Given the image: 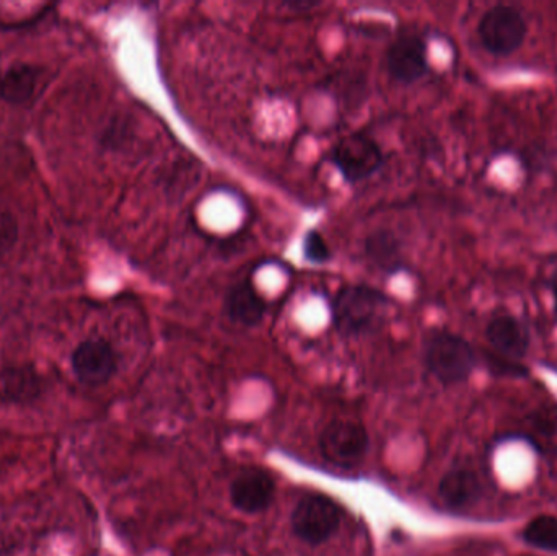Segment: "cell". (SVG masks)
<instances>
[{
  "instance_id": "cell-1",
  "label": "cell",
  "mask_w": 557,
  "mask_h": 556,
  "mask_svg": "<svg viewBox=\"0 0 557 556\" xmlns=\"http://www.w3.org/2000/svg\"><path fill=\"white\" fill-rule=\"evenodd\" d=\"M389 312V297L367 284L341 287L331 302L333 326L344 336L370 335L382 329Z\"/></svg>"
},
{
  "instance_id": "cell-2",
  "label": "cell",
  "mask_w": 557,
  "mask_h": 556,
  "mask_svg": "<svg viewBox=\"0 0 557 556\" xmlns=\"http://www.w3.org/2000/svg\"><path fill=\"white\" fill-rule=\"evenodd\" d=\"M425 369L441 384L467 382L478 366V355L470 342L447 330H432L422 349Z\"/></svg>"
},
{
  "instance_id": "cell-3",
  "label": "cell",
  "mask_w": 557,
  "mask_h": 556,
  "mask_svg": "<svg viewBox=\"0 0 557 556\" xmlns=\"http://www.w3.org/2000/svg\"><path fill=\"white\" fill-rule=\"evenodd\" d=\"M341 512L336 502L318 493L304 496L290 516L292 532L304 544L318 547L339 531Z\"/></svg>"
},
{
  "instance_id": "cell-4",
  "label": "cell",
  "mask_w": 557,
  "mask_h": 556,
  "mask_svg": "<svg viewBox=\"0 0 557 556\" xmlns=\"http://www.w3.org/2000/svg\"><path fill=\"white\" fill-rule=\"evenodd\" d=\"M529 25L525 16L512 5H494L478 23L481 45L490 54L506 58L525 41Z\"/></svg>"
},
{
  "instance_id": "cell-5",
  "label": "cell",
  "mask_w": 557,
  "mask_h": 556,
  "mask_svg": "<svg viewBox=\"0 0 557 556\" xmlns=\"http://www.w3.org/2000/svg\"><path fill=\"white\" fill-rule=\"evenodd\" d=\"M370 440L363 424L356 421H331L321 431L318 447L321 456L331 466L354 469L362 462L369 450Z\"/></svg>"
},
{
  "instance_id": "cell-6",
  "label": "cell",
  "mask_w": 557,
  "mask_h": 556,
  "mask_svg": "<svg viewBox=\"0 0 557 556\" xmlns=\"http://www.w3.org/2000/svg\"><path fill=\"white\" fill-rule=\"evenodd\" d=\"M331 163L347 183H360L375 175L385 162V153L367 134H349L331 150Z\"/></svg>"
},
{
  "instance_id": "cell-7",
  "label": "cell",
  "mask_w": 557,
  "mask_h": 556,
  "mask_svg": "<svg viewBox=\"0 0 557 556\" xmlns=\"http://www.w3.org/2000/svg\"><path fill=\"white\" fill-rule=\"evenodd\" d=\"M71 366L81 384L98 387L110 382L116 374L117 355L107 339H85L72 351Z\"/></svg>"
},
{
  "instance_id": "cell-8",
  "label": "cell",
  "mask_w": 557,
  "mask_h": 556,
  "mask_svg": "<svg viewBox=\"0 0 557 556\" xmlns=\"http://www.w3.org/2000/svg\"><path fill=\"white\" fill-rule=\"evenodd\" d=\"M385 65L393 81L398 84L411 85L421 81L429 72L424 39L414 33L398 36L386 51Z\"/></svg>"
},
{
  "instance_id": "cell-9",
  "label": "cell",
  "mask_w": 557,
  "mask_h": 556,
  "mask_svg": "<svg viewBox=\"0 0 557 556\" xmlns=\"http://www.w3.org/2000/svg\"><path fill=\"white\" fill-rule=\"evenodd\" d=\"M232 506L244 515H260L273 505L276 483L263 470L242 472L228 490Z\"/></svg>"
},
{
  "instance_id": "cell-10",
  "label": "cell",
  "mask_w": 557,
  "mask_h": 556,
  "mask_svg": "<svg viewBox=\"0 0 557 556\" xmlns=\"http://www.w3.org/2000/svg\"><path fill=\"white\" fill-rule=\"evenodd\" d=\"M484 495L481 477L474 470L458 467L442 477L438 483V498L448 511L468 512L478 506Z\"/></svg>"
},
{
  "instance_id": "cell-11",
  "label": "cell",
  "mask_w": 557,
  "mask_h": 556,
  "mask_svg": "<svg viewBox=\"0 0 557 556\" xmlns=\"http://www.w3.org/2000/svg\"><path fill=\"white\" fill-rule=\"evenodd\" d=\"M45 391V379L35 366H7L0 369V404L25 407L35 404Z\"/></svg>"
},
{
  "instance_id": "cell-12",
  "label": "cell",
  "mask_w": 557,
  "mask_h": 556,
  "mask_svg": "<svg viewBox=\"0 0 557 556\" xmlns=\"http://www.w3.org/2000/svg\"><path fill=\"white\" fill-rule=\"evenodd\" d=\"M486 338L494 351L510 361L525 358L530 349V332L517 317L500 313L486 326Z\"/></svg>"
},
{
  "instance_id": "cell-13",
  "label": "cell",
  "mask_w": 557,
  "mask_h": 556,
  "mask_svg": "<svg viewBox=\"0 0 557 556\" xmlns=\"http://www.w3.org/2000/svg\"><path fill=\"white\" fill-rule=\"evenodd\" d=\"M267 300L258 293L251 281H240L232 286L225 296V316L237 325L248 326V329L260 325L267 316Z\"/></svg>"
},
{
  "instance_id": "cell-14",
  "label": "cell",
  "mask_w": 557,
  "mask_h": 556,
  "mask_svg": "<svg viewBox=\"0 0 557 556\" xmlns=\"http://www.w3.org/2000/svg\"><path fill=\"white\" fill-rule=\"evenodd\" d=\"M42 69L26 62L7 65L0 69V100L10 104H25L35 97Z\"/></svg>"
},
{
  "instance_id": "cell-15",
  "label": "cell",
  "mask_w": 557,
  "mask_h": 556,
  "mask_svg": "<svg viewBox=\"0 0 557 556\" xmlns=\"http://www.w3.org/2000/svg\"><path fill=\"white\" fill-rule=\"evenodd\" d=\"M522 539L530 547L557 554V518L540 516L533 519L523 529Z\"/></svg>"
},
{
  "instance_id": "cell-16",
  "label": "cell",
  "mask_w": 557,
  "mask_h": 556,
  "mask_svg": "<svg viewBox=\"0 0 557 556\" xmlns=\"http://www.w3.org/2000/svg\"><path fill=\"white\" fill-rule=\"evenodd\" d=\"M367 255L373 263L386 271L399 270V254L395 238L388 232H376L367 238Z\"/></svg>"
},
{
  "instance_id": "cell-17",
  "label": "cell",
  "mask_w": 557,
  "mask_h": 556,
  "mask_svg": "<svg viewBox=\"0 0 557 556\" xmlns=\"http://www.w3.org/2000/svg\"><path fill=\"white\" fill-rule=\"evenodd\" d=\"M532 430L533 433L539 436L540 441L546 443L548 449H552V447L557 449V441L555 437L557 436V410L546 408V410L536 413L535 418H533Z\"/></svg>"
},
{
  "instance_id": "cell-18",
  "label": "cell",
  "mask_w": 557,
  "mask_h": 556,
  "mask_svg": "<svg viewBox=\"0 0 557 556\" xmlns=\"http://www.w3.org/2000/svg\"><path fill=\"white\" fill-rule=\"evenodd\" d=\"M18 221L9 209L0 208V260L15 248L18 242Z\"/></svg>"
},
{
  "instance_id": "cell-19",
  "label": "cell",
  "mask_w": 557,
  "mask_h": 556,
  "mask_svg": "<svg viewBox=\"0 0 557 556\" xmlns=\"http://www.w3.org/2000/svg\"><path fill=\"white\" fill-rule=\"evenodd\" d=\"M304 257L308 263L323 264L331 258V250L327 247L323 235L318 231H310L305 235Z\"/></svg>"
},
{
  "instance_id": "cell-20",
  "label": "cell",
  "mask_w": 557,
  "mask_h": 556,
  "mask_svg": "<svg viewBox=\"0 0 557 556\" xmlns=\"http://www.w3.org/2000/svg\"><path fill=\"white\" fill-rule=\"evenodd\" d=\"M548 286L557 302V263L555 264V268H553L552 274H549Z\"/></svg>"
},
{
  "instance_id": "cell-21",
  "label": "cell",
  "mask_w": 557,
  "mask_h": 556,
  "mask_svg": "<svg viewBox=\"0 0 557 556\" xmlns=\"http://www.w3.org/2000/svg\"><path fill=\"white\" fill-rule=\"evenodd\" d=\"M285 7H288V9H292V10H295V9L308 10V9H313V7H317V3H314V2H311V3L290 2V3H285Z\"/></svg>"
}]
</instances>
